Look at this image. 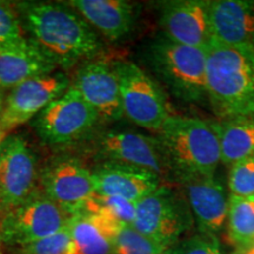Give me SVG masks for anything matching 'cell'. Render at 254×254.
Masks as SVG:
<instances>
[{
    "label": "cell",
    "instance_id": "obj_21",
    "mask_svg": "<svg viewBox=\"0 0 254 254\" xmlns=\"http://www.w3.org/2000/svg\"><path fill=\"white\" fill-rule=\"evenodd\" d=\"M220 146L221 163L230 165L254 154V114L212 123Z\"/></svg>",
    "mask_w": 254,
    "mask_h": 254
},
{
    "label": "cell",
    "instance_id": "obj_27",
    "mask_svg": "<svg viewBox=\"0 0 254 254\" xmlns=\"http://www.w3.org/2000/svg\"><path fill=\"white\" fill-rule=\"evenodd\" d=\"M164 254H221L220 244L214 234L201 233L179 240Z\"/></svg>",
    "mask_w": 254,
    "mask_h": 254
},
{
    "label": "cell",
    "instance_id": "obj_9",
    "mask_svg": "<svg viewBox=\"0 0 254 254\" xmlns=\"http://www.w3.org/2000/svg\"><path fill=\"white\" fill-rule=\"evenodd\" d=\"M37 159L21 135H5L0 145V209L19 206L38 190Z\"/></svg>",
    "mask_w": 254,
    "mask_h": 254
},
{
    "label": "cell",
    "instance_id": "obj_26",
    "mask_svg": "<svg viewBox=\"0 0 254 254\" xmlns=\"http://www.w3.org/2000/svg\"><path fill=\"white\" fill-rule=\"evenodd\" d=\"M228 189L232 195H254V154L231 166Z\"/></svg>",
    "mask_w": 254,
    "mask_h": 254
},
{
    "label": "cell",
    "instance_id": "obj_24",
    "mask_svg": "<svg viewBox=\"0 0 254 254\" xmlns=\"http://www.w3.org/2000/svg\"><path fill=\"white\" fill-rule=\"evenodd\" d=\"M166 250L145 237L131 225L119 228L114 239V254H164Z\"/></svg>",
    "mask_w": 254,
    "mask_h": 254
},
{
    "label": "cell",
    "instance_id": "obj_6",
    "mask_svg": "<svg viewBox=\"0 0 254 254\" xmlns=\"http://www.w3.org/2000/svg\"><path fill=\"white\" fill-rule=\"evenodd\" d=\"M71 217L38 189L23 204L4 213L0 239L11 246L28 245L67 228Z\"/></svg>",
    "mask_w": 254,
    "mask_h": 254
},
{
    "label": "cell",
    "instance_id": "obj_2",
    "mask_svg": "<svg viewBox=\"0 0 254 254\" xmlns=\"http://www.w3.org/2000/svg\"><path fill=\"white\" fill-rule=\"evenodd\" d=\"M207 100L221 118L254 114V50L212 41L206 65Z\"/></svg>",
    "mask_w": 254,
    "mask_h": 254
},
{
    "label": "cell",
    "instance_id": "obj_18",
    "mask_svg": "<svg viewBox=\"0 0 254 254\" xmlns=\"http://www.w3.org/2000/svg\"><path fill=\"white\" fill-rule=\"evenodd\" d=\"M57 68L56 64L27 38L18 45L0 50V92L51 74Z\"/></svg>",
    "mask_w": 254,
    "mask_h": 254
},
{
    "label": "cell",
    "instance_id": "obj_3",
    "mask_svg": "<svg viewBox=\"0 0 254 254\" xmlns=\"http://www.w3.org/2000/svg\"><path fill=\"white\" fill-rule=\"evenodd\" d=\"M158 133L167 166L179 179L214 176L221 157L212 123L171 114Z\"/></svg>",
    "mask_w": 254,
    "mask_h": 254
},
{
    "label": "cell",
    "instance_id": "obj_11",
    "mask_svg": "<svg viewBox=\"0 0 254 254\" xmlns=\"http://www.w3.org/2000/svg\"><path fill=\"white\" fill-rule=\"evenodd\" d=\"M40 190L69 215L85 211L95 194L92 173L75 159L51 164L39 177Z\"/></svg>",
    "mask_w": 254,
    "mask_h": 254
},
{
    "label": "cell",
    "instance_id": "obj_4",
    "mask_svg": "<svg viewBox=\"0 0 254 254\" xmlns=\"http://www.w3.org/2000/svg\"><path fill=\"white\" fill-rule=\"evenodd\" d=\"M154 72L174 97L185 103L207 99V50L180 45L163 37L150 49Z\"/></svg>",
    "mask_w": 254,
    "mask_h": 254
},
{
    "label": "cell",
    "instance_id": "obj_30",
    "mask_svg": "<svg viewBox=\"0 0 254 254\" xmlns=\"http://www.w3.org/2000/svg\"><path fill=\"white\" fill-rule=\"evenodd\" d=\"M2 105H4V97H2V94L0 93V120H1V113H2ZM0 133L1 132V129H0Z\"/></svg>",
    "mask_w": 254,
    "mask_h": 254
},
{
    "label": "cell",
    "instance_id": "obj_20",
    "mask_svg": "<svg viewBox=\"0 0 254 254\" xmlns=\"http://www.w3.org/2000/svg\"><path fill=\"white\" fill-rule=\"evenodd\" d=\"M122 226L98 212L72 215L68 222L72 254H114V239Z\"/></svg>",
    "mask_w": 254,
    "mask_h": 254
},
{
    "label": "cell",
    "instance_id": "obj_17",
    "mask_svg": "<svg viewBox=\"0 0 254 254\" xmlns=\"http://www.w3.org/2000/svg\"><path fill=\"white\" fill-rule=\"evenodd\" d=\"M180 182L200 232L215 234L220 231L228 213V199L220 182L214 176L187 177Z\"/></svg>",
    "mask_w": 254,
    "mask_h": 254
},
{
    "label": "cell",
    "instance_id": "obj_5",
    "mask_svg": "<svg viewBox=\"0 0 254 254\" xmlns=\"http://www.w3.org/2000/svg\"><path fill=\"white\" fill-rule=\"evenodd\" d=\"M193 225L189 202L171 187L160 185L136 202L132 226L168 250Z\"/></svg>",
    "mask_w": 254,
    "mask_h": 254
},
{
    "label": "cell",
    "instance_id": "obj_7",
    "mask_svg": "<svg viewBox=\"0 0 254 254\" xmlns=\"http://www.w3.org/2000/svg\"><path fill=\"white\" fill-rule=\"evenodd\" d=\"M112 66L118 78L124 116L146 129L160 131L171 113L157 82L132 62L119 60Z\"/></svg>",
    "mask_w": 254,
    "mask_h": 254
},
{
    "label": "cell",
    "instance_id": "obj_31",
    "mask_svg": "<svg viewBox=\"0 0 254 254\" xmlns=\"http://www.w3.org/2000/svg\"><path fill=\"white\" fill-rule=\"evenodd\" d=\"M4 134H2V133H0V145H1V141H2V139H4Z\"/></svg>",
    "mask_w": 254,
    "mask_h": 254
},
{
    "label": "cell",
    "instance_id": "obj_29",
    "mask_svg": "<svg viewBox=\"0 0 254 254\" xmlns=\"http://www.w3.org/2000/svg\"><path fill=\"white\" fill-rule=\"evenodd\" d=\"M238 254H254V243L245 249H240V252Z\"/></svg>",
    "mask_w": 254,
    "mask_h": 254
},
{
    "label": "cell",
    "instance_id": "obj_14",
    "mask_svg": "<svg viewBox=\"0 0 254 254\" xmlns=\"http://www.w3.org/2000/svg\"><path fill=\"white\" fill-rule=\"evenodd\" d=\"M98 148L107 160L145 168L159 177L168 168L158 139L134 131L104 133Z\"/></svg>",
    "mask_w": 254,
    "mask_h": 254
},
{
    "label": "cell",
    "instance_id": "obj_25",
    "mask_svg": "<svg viewBox=\"0 0 254 254\" xmlns=\"http://www.w3.org/2000/svg\"><path fill=\"white\" fill-rule=\"evenodd\" d=\"M21 19L7 2L0 1V50L18 45L27 39Z\"/></svg>",
    "mask_w": 254,
    "mask_h": 254
},
{
    "label": "cell",
    "instance_id": "obj_22",
    "mask_svg": "<svg viewBox=\"0 0 254 254\" xmlns=\"http://www.w3.org/2000/svg\"><path fill=\"white\" fill-rule=\"evenodd\" d=\"M228 234L240 249L254 243V195L228 198Z\"/></svg>",
    "mask_w": 254,
    "mask_h": 254
},
{
    "label": "cell",
    "instance_id": "obj_15",
    "mask_svg": "<svg viewBox=\"0 0 254 254\" xmlns=\"http://www.w3.org/2000/svg\"><path fill=\"white\" fill-rule=\"evenodd\" d=\"M212 41L220 45L254 50V1H209Z\"/></svg>",
    "mask_w": 254,
    "mask_h": 254
},
{
    "label": "cell",
    "instance_id": "obj_12",
    "mask_svg": "<svg viewBox=\"0 0 254 254\" xmlns=\"http://www.w3.org/2000/svg\"><path fill=\"white\" fill-rule=\"evenodd\" d=\"M164 37L180 45L207 50L212 43L209 1L174 0L160 4Z\"/></svg>",
    "mask_w": 254,
    "mask_h": 254
},
{
    "label": "cell",
    "instance_id": "obj_10",
    "mask_svg": "<svg viewBox=\"0 0 254 254\" xmlns=\"http://www.w3.org/2000/svg\"><path fill=\"white\" fill-rule=\"evenodd\" d=\"M72 82L64 72L56 71L18 85L4 98L0 129L7 135L39 114L46 106L65 93Z\"/></svg>",
    "mask_w": 254,
    "mask_h": 254
},
{
    "label": "cell",
    "instance_id": "obj_28",
    "mask_svg": "<svg viewBox=\"0 0 254 254\" xmlns=\"http://www.w3.org/2000/svg\"><path fill=\"white\" fill-rule=\"evenodd\" d=\"M18 254H72L68 227L53 236L19 247Z\"/></svg>",
    "mask_w": 254,
    "mask_h": 254
},
{
    "label": "cell",
    "instance_id": "obj_23",
    "mask_svg": "<svg viewBox=\"0 0 254 254\" xmlns=\"http://www.w3.org/2000/svg\"><path fill=\"white\" fill-rule=\"evenodd\" d=\"M85 211L103 213L119 225H133L136 212V202L117 195L95 194Z\"/></svg>",
    "mask_w": 254,
    "mask_h": 254
},
{
    "label": "cell",
    "instance_id": "obj_16",
    "mask_svg": "<svg viewBox=\"0 0 254 254\" xmlns=\"http://www.w3.org/2000/svg\"><path fill=\"white\" fill-rule=\"evenodd\" d=\"M94 190L138 202L160 186V177L145 168L117 161H105L91 171Z\"/></svg>",
    "mask_w": 254,
    "mask_h": 254
},
{
    "label": "cell",
    "instance_id": "obj_19",
    "mask_svg": "<svg viewBox=\"0 0 254 254\" xmlns=\"http://www.w3.org/2000/svg\"><path fill=\"white\" fill-rule=\"evenodd\" d=\"M67 5L110 40L128 34L135 21L134 6L124 0H72Z\"/></svg>",
    "mask_w": 254,
    "mask_h": 254
},
{
    "label": "cell",
    "instance_id": "obj_13",
    "mask_svg": "<svg viewBox=\"0 0 254 254\" xmlns=\"http://www.w3.org/2000/svg\"><path fill=\"white\" fill-rule=\"evenodd\" d=\"M72 86L98 113L100 120L117 122L124 117L118 78L111 64L103 59L84 63Z\"/></svg>",
    "mask_w": 254,
    "mask_h": 254
},
{
    "label": "cell",
    "instance_id": "obj_32",
    "mask_svg": "<svg viewBox=\"0 0 254 254\" xmlns=\"http://www.w3.org/2000/svg\"><path fill=\"white\" fill-rule=\"evenodd\" d=\"M0 240H1V239H0Z\"/></svg>",
    "mask_w": 254,
    "mask_h": 254
},
{
    "label": "cell",
    "instance_id": "obj_8",
    "mask_svg": "<svg viewBox=\"0 0 254 254\" xmlns=\"http://www.w3.org/2000/svg\"><path fill=\"white\" fill-rule=\"evenodd\" d=\"M100 118L72 86L34 118V129L49 145H68L87 135Z\"/></svg>",
    "mask_w": 254,
    "mask_h": 254
},
{
    "label": "cell",
    "instance_id": "obj_1",
    "mask_svg": "<svg viewBox=\"0 0 254 254\" xmlns=\"http://www.w3.org/2000/svg\"><path fill=\"white\" fill-rule=\"evenodd\" d=\"M30 38L57 67L68 69L95 59L101 41L91 25L69 5L27 2L19 5Z\"/></svg>",
    "mask_w": 254,
    "mask_h": 254
}]
</instances>
